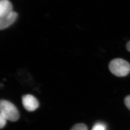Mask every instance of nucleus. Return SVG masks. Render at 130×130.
Here are the masks:
<instances>
[{
  "label": "nucleus",
  "mask_w": 130,
  "mask_h": 130,
  "mask_svg": "<svg viewBox=\"0 0 130 130\" xmlns=\"http://www.w3.org/2000/svg\"><path fill=\"white\" fill-rule=\"evenodd\" d=\"M13 11L12 4L9 0H0V18L9 16Z\"/></svg>",
  "instance_id": "obj_4"
},
{
  "label": "nucleus",
  "mask_w": 130,
  "mask_h": 130,
  "mask_svg": "<svg viewBox=\"0 0 130 130\" xmlns=\"http://www.w3.org/2000/svg\"><path fill=\"white\" fill-rule=\"evenodd\" d=\"M105 125L102 123H97L94 125L91 130H106Z\"/></svg>",
  "instance_id": "obj_7"
},
{
  "label": "nucleus",
  "mask_w": 130,
  "mask_h": 130,
  "mask_svg": "<svg viewBox=\"0 0 130 130\" xmlns=\"http://www.w3.org/2000/svg\"><path fill=\"white\" fill-rule=\"evenodd\" d=\"M126 48L128 52H130V41H129L127 43Z\"/></svg>",
  "instance_id": "obj_10"
},
{
  "label": "nucleus",
  "mask_w": 130,
  "mask_h": 130,
  "mask_svg": "<svg viewBox=\"0 0 130 130\" xmlns=\"http://www.w3.org/2000/svg\"><path fill=\"white\" fill-rule=\"evenodd\" d=\"M70 130H88L87 126L84 123L76 124Z\"/></svg>",
  "instance_id": "obj_6"
},
{
  "label": "nucleus",
  "mask_w": 130,
  "mask_h": 130,
  "mask_svg": "<svg viewBox=\"0 0 130 130\" xmlns=\"http://www.w3.org/2000/svg\"><path fill=\"white\" fill-rule=\"evenodd\" d=\"M17 17V13L14 11L7 17L0 19V29L2 30L9 27L14 23Z\"/></svg>",
  "instance_id": "obj_5"
},
{
  "label": "nucleus",
  "mask_w": 130,
  "mask_h": 130,
  "mask_svg": "<svg viewBox=\"0 0 130 130\" xmlns=\"http://www.w3.org/2000/svg\"><path fill=\"white\" fill-rule=\"evenodd\" d=\"M124 103L127 108L130 110V95L125 97L124 99Z\"/></svg>",
  "instance_id": "obj_9"
},
{
  "label": "nucleus",
  "mask_w": 130,
  "mask_h": 130,
  "mask_svg": "<svg viewBox=\"0 0 130 130\" xmlns=\"http://www.w3.org/2000/svg\"><path fill=\"white\" fill-rule=\"evenodd\" d=\"M7 119L2 114H0V128L1 129L5 126L7 122Z\"/></svg>",
  "instance_id": "obj_8"
},
{
  "label": "nucleus",
  "mask_w": 130,
  "mask_h": 130,
  "mask_svg": "<svg viewBox=\"0 0 130 130\" xmlns=\"http://www.w3.org/2000/svg\"><path fill=\"white\" fill-rule=\"evenodd\" d=\"M109 69L110 72L117 77H125L130 72V64L123 59L116 58L110 62Z\"/></svg>",
  "instance_id": "obj_1"
},
{
  "label": "nucleus",
  "mask_w": 130,
  "mask_h": 130,
  "mask_svg": "<svg viewBox=\"0 0 130 130\" xmlns=\"http://www.w3.org/2000/svg\"><path fill=\"white\" fill-rule=\"evenodd\" d=\"M22 102L25 109L28 111H34L39 107L37 99L31 95H25L22 97Z\"/></svg>",
  "instance_id": "obj_3"
},
{
  "label": "nucleus",
  "mask_w": 130,
  "mask_h": 130,
  "mask_svg": "<svg viewBox=\"0 0 130 130\" xmlns=\"http://www.w3.org/2000/svg\"><path fill=\"white\" fill-rule=\"evenodd\" d=\"M0 114L11 121H16L20 118L17 107L11 102L5 100H1L0 102Z\"/></svg>",
  "instance_id": "obj_2"
}]
</instances>
